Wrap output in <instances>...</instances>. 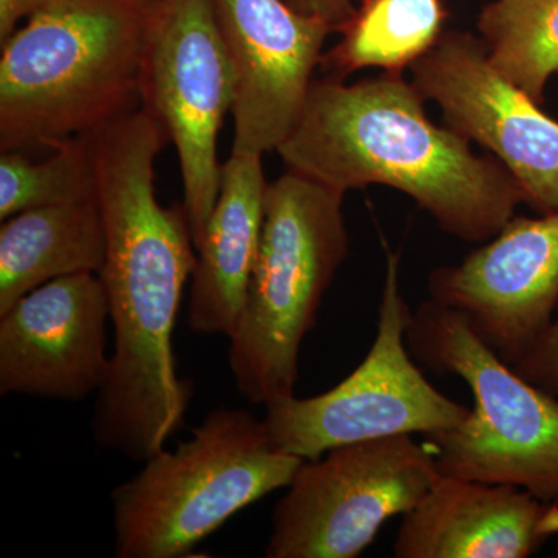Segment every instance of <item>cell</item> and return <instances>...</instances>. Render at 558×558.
<instances>
[{"label": "cell", "instance_id": "obj_1", "mask_svg": "<svg viewBox=\"0 0 558 558\" xmlns=\"http://www.w3.org/2000/svg\"><path fill=\"white\" fill-rule=\"evenodd\" d=\"M89 138L108 234L98 275L113 325L92 432L102 449L145 462L183 427L193 396L175 369L172 332L197 250L183 204L157 201L154 161L170 142L159 121L138 108Z\"/></svg>", "mask_w": 558, "mask_h": 558}, {"label": "cell", "instance_id": "obj_2", "mask_svg": "<svg viewBox=\"0 0 558 558\" xmlns=\"http://www.w3.org/2000/svg\"><path fill=\"white\" fill-rule=\"evenodd\" d=\"M424 102L403 72L354 84L314 80L277 153L289 170L341 193L398 190L451 236L487 242L524 204L523 191L495 157L476 156L468 138L433 123Z\"/></svg>", "mask_w": 558, "mask_h": 558}, {"label": "cell", "instance_id": "obj_3", "mask_svg": "<svg viewBox=\"0 0 558 558\" xmlns=\"http://www.w3.org/2000/svg\"><path fill=\"white\" fill-rule=\"evenodd\" d=\"M153 0H54L2 43L0 150L54 149L138 109Z\"/></svg>", "mask_w": 558, "mask_h": 558}, {"label": "cell", "instance_id": "obj_4", "mask_svg": "<svg viewBox=\"0 0 558 558\" xmlns=\"http://www.w3.org/2000/svg\"><path fill=\"white\" fill-rule=\"evenodd\" d=\"M344 193L289 170L267 183L258 258L229 363L256 405L295 396L301 344L349 255Z\"/></svg>", "mask_w": 558, "mask_h": 558}, {"label": "cell", "instance_id": "obj_5", "mask_svg": "<svg viewBox=\"0 0 558 558\" xmlns=\"http://www.w3.org/2000/svg\"><path fill=\"white\" fill-rule=\"evenodd\" d=\"M301 462L274 446L264 418L213 410L190 439L153 454L134 478L113 488V553L189 556L231 517L288 487Z\"/></svg>", "mask_w": 558, "mask_h": 558}, {"label": "cell", "instance_id": "obj_6", "mask_svg": "<svg viewBox=\"0 0 558 558\" xmlns=\"http://www.w3.org/2000/svg\"><path fill=\"white\" fill-rule=\"evenodd\" d=\"M411 354L468 384L475 407L458 427L425 435L440 475L512 484L558 501V399L531 384L470 329L427 300L407 330Z\"/></svg>", "mask_w": 558, "mask_h": 558}, {"label": "cell", "instance_id": "obj_7", "mask_svg": "<svg viewBox=\"0 0 558 558\" xmlns=\"http://www.w3.org/2000/svg\"><path fill=\"white\" fill-rule=\"evenodd\" d=\"M400 253L388 250L377 333L357 369L323 395L266 405L278 450L301 459L363 440L432 435L461 425L472 409L433 387L411 359L407 330L413 311L400 289Z\"/></svg>", "mask_w": 558, "mask_h": 558}, {"label": "cell", "instance_id": "obj_8", "mask_svg": "<svg viewBox=\"0 0 558 558\" xmlns=\"http://www.w3.org/2000/svg\"><path fill=\"white\" fill-rule=\"evenodd\" d=\"M413 435L363 440L303 459L271 513L267 558H355L439 478Z\"/></svg>", "mask_w": 558, "mask_h": 558}, {"label": "cell", "instance_id": "obj_9", "mask_svg": "<svg viewBox=\"0 0 558 558\" xmlns=\"http://www.w3.org/2000/svg\"><path fill=\"white\" fill-rule=\"evenodd\" d=\"M140 97L178 150L197 250L222 182L219 131L234 105L233 69L211 0H153Z\"/></svg>", "mask_w": 558, "mask_h": 558}, {"label": "cell", "instance_id": "obj_10", "mask_svg": "<svg viewBox=\"0 0 558 558\" xmlns=\"http://www.w3.org/2000/svg\"><path fill=\"white\" fill-rule=\"evenodd\" d=\"M425 100L447 126L490 150L538 215L558 211V121L492 65L483 39L446 32L411 64Z\"/></svg>", "mask_w": 558, "mask_h": 558}, {"label": "cell", "instance_id": "obj_11", "mask_svg": "<svg viewBox=\"0 0 558 558\" xmlns=\"http://www.w3.org/2000/svg\"><path fill=\"white\" fill-rule=\"evenodd\" d=\"M429 300L458 312L487 347L515 366L558 307V211L515 218L483 247L428 277Z\"/></svg>", "mask_w": 558, "mask_h": 558}, {"label": "cell", "instance_id": "obj_12", "mask_svg": "<svg viewBox=\"0 0 558 558\" xmlns=\"http://www.w3.org/2000/svg\"><path fill=\"white\" fill-rule=\"evenodd\" d=\"M211 5L234 76L231 154L277 150L300 119L333 28L282 0H211Z\"/></svg>", "mask_w": 558, "mask_h": 558}, {"label": "cell", "instance_id": "obj_13", "mask_svg": "<svg viewBox=\"0 0 558 558\" xmlns=\"http://www.w3.org/2000/svg\"><path fill=\"white\" fill-rule=\"evenodd\" d=\"M108 295L98 274L53 279L0 314V395L78 402L108 380Z\"/></svg>", "mask_w": 558, "mask_h": 558}, {"label": "cell", "instance_id": "obj_14", "mask_svg": "<svg viewBox=\"0 0 558 558\" xmlns=\"http://www.w3.org/2000/svg\"><path fill=\"white\" fill-rule=\"evenodd\" d=\"M558 535V501L512 484L439 475L405 513L398 558H526Z\"/></svg>", "mask_w": 558, "mask_h": 558}, {"label": "cell", "instance_id": "obj_15", "mask_svg": "<svg viewBox=\"0 0 558 558\" xmlns=\"http://www.w3.org/2000/svg\"><path fill=\"white\" fill-rule=\"evenodd\" d=\"M263 156L231 154L191 275L189 326L204 336L236 329L258 258L267 180Z\"/></svg>", "mask_w": 558, "mask_h": 558}, {"label": "cell", "instance_id": "obj_16", "mask_svg": "<svg viewBox=\"0 0 558 558\" xmlns=\"http://www.w3.org/2000/svg\"><path fill=\"white\" fill-rule=\"evenodd\" d=\"M106 256L97 197L11 216L0 229V314L53 279L100 274Z\"/></svg>", "mask_w": 558, "mask_h": 558}, {"label": "cell", "instance_id": "obj_17", "mask_svg": "<svg viewBox=\"0 0 558 558\" xmlns=\"http://www.w3.org/2000/svg\"><path fill=\"white\" fill-rule=\"evenodd\" d=\"M446 20L444 0H363L319 64L340 80L362 69L403 72L438 43Z\"/></svg>", "mask_w": 558, "mask_h": 558}, {"label": "cell", "instance_id": "obj_18", "mask_svg": "<svg viewBox=\"0 0 558 558\" xmlns=\"http://www.w3.org/2000/svg\"><path fill=\"white\" fill-rule=\"evenodd\" d=\"M478 31L492 65L542 106L558 73V0H494Z\"/></svg>", "mask_w": 558, "mask_h": 558}, {"label": "cell", "instance_id": "obj_19", "mask_svg": "<svg viewBox=\"0 0 558 558\" xmlns=\"http://www.w3.org/2000/svg\"><path fill=\"white\" fill-rule=\"evenodd\" d=\"M95 197L89 135L62 143L43 161H33L21 150H7L0 156L2 222L27 209Z\"/></svg>", "mask_w": 558, "mask_h": 558}, {"label": "cell", "instance_id": "obj_20", "mask_svg": "<svg viewBox=\"0 0 558 558\" xmlns=\"http://www.w3.org/2000/svg\"><path fill=\"white\" fill-rule=\"evenodd\" d=\"M512 368L558 399V307L549 328L527 352L526 357Z\"/></svg>", "mask_w": 558, "mask_h": 558}, {"label": "cell", "instance_id": "obj_21", "mask_svg": "<svg viewBox=\"0 0 558 558\" xmlns=\"http://www.w3.org/2000/svg\"><path fill=\"white\" fill-rule=\"evenodd\" d=\"M289 3L300 13L322 17L333 32H341L357 10L351 0H289Z\"/></svg>", "mask_w": 558, "mask_h": 558}, {"label": "cell", "instance_id": "obj_22", "mask_svg": "<svg viewBox=\"0 0 558 558\" xmlns=\"http://www.w3.org/2000/svg\"><path fill=\"white\" fill-rule=\"evenodd\" d=\"M54 0H0V40H7L17 31V22L32 17Z\"/></svg>", "mask_w": 558, "mask_h": 558}]
</instances>
